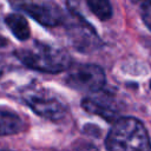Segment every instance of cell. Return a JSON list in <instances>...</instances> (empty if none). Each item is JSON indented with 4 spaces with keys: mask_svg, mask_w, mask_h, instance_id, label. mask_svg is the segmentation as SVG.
Masks as SVG:
<instances>
[{
    "mask_svg": "<svg viewBox=\"0 0 151 151\" xmlns=\"http://www.w3.org/2000/svg\"><path fill=\"white\" fill-rule=\"evenodd\" d=\"M15 55L27 67L46 73H59L71 65L70 54L65 50L40 41L18 48Z\"/></svg>",
    "mask_w": 151,
    "mask_h": 151,
    "instance_id": "1",
    "label": "cell"
},
{
    "mask_svg": "<svg viewBox=\"0 0 151 151\" xmlns=\"http://www.w3.org/2000/svg\"><path fill=\"white\" fill-rule=\"evenodd\" d=\"M105 144L110 150H151V143L145 126L133 117L116 119L106 137Z\"/></svg>",
    "mask_w": 151,
    "mask_h": 151,
    "instance_id": "2",
    "label": "cell"
},
{
    "mask_svg": "<svg viewBox=\"0 0 151 151\" xmlns=\"http://www.w3.org/2000/svg\"><path fill=\"white\" fill-rule=\"evenodd\" d=\"M64 25L66 26L68 40L77 51L88 53L99 48L100 39L98 34L79 14L71 12L70 15L65 18Z\"/></svg>",
    "mask_w": 151,
    "mask_h": 151,
    "instance_id": "3",
    "label": "cell"
},
{
    "mask_svg": "<svg viewBox=\"0 0 151 151\" xmlns=\"http://www.w3.org/2000/svg\"><path fill=\"white\" fill-rule=\"evenodd\" d=\"M22 98L37 114L51 120H59L67 112L66 105L46 90L31 88L25 91Z\"/></svg>",
    "mask_w": 151,
    "mask_h": 151,
    "instance_id": "4",
    "label": "cell"
},
{
    "mask_svg": "<svg viewBox=\"0 0 151 151\" xmlns=\"http://www.w3.org/2000/svg\"><path fill=\"white\" fill-rule=\"evenodd\" d=\"M66 83L78 91L96 93L99 92L105 84V73L103 68L97 65L80 64L70 70Z\"/></svg>",
    "mask_w": 151,
    "mask_h": 151,
    "instance_id": "5",
    "label": "cell"
},
{
    "mask_svg": "<svg viewBox=\"0 0 151 151\" xmlns=\"http://www.w3.org/2000/svg\"><path fill=\"white\" fill-rule=\"evenodd\" d=\"M19 8L27 13L29 17L35 19L44 26L54 27L64 24L65 13L63 9L53 2H39V4H24Z\"/></svg>",
    "mask_w": 151,
    "mask_h": 151,
    "instance_id": "6",
    "label": "cell"
},
{
    "mask_svg": "<svg viewBox=\"0 0 151 151\" xmlns=\"http://www.w3.org/2000/svg\"><path fill=\"white\" fill-rule=\"evenodd\" d=\"M83 107L94 114H99L106 120H113L117 117V104L112 97L107 94H97L93 97H88L84 99Z\"/></svg>",
    "mask_w": 151,
    "mask_h": 151,
    "instance_id": "7",
    "label": "cell"
},
{
    "mask_svg": "<svg viewBox=\"0 0 151 151\" xmlns=\"http://www.w3.org/2000/svg\"><path fill=\"white\" fill-rule=\"evenodd\" d=\"M24 130L22 119L13 112L0 111V136L19 133Z\"/></svg>",
    "mask_w": 151,
    "mask_h": 151,
    "instance_id": "8",
    "label": "cell"
},
{
    "mask_svg": "<svg viewBox=\"0 0 151 151\" xmlns=\"http://www.w3.org/2000/svg\"><path fill=\"white\" fill-rule=\"evenodd\" d=\"M5 22L8 26V28L11 29V32L21 41L27 40L29 38V26L27 20L25 19V17L17 14V13H12L8 14L5 18Z\"/></svg>",
    "mask_w": 151,
    "mask_h": 151,
    "instance_id": "9",
    "label": "cell"
},
{
    "mask_svg": "<svg viewBox=\"0 0 151 151\" xmlns=\"http://www.w3.org/2000/svg\"><path fill=\"white\" fill-rule=\"evenodd\" d=\"M90 9L100 20H107L112 15V6L110 0H86Z\"/></svg>",
    "mask_w": 151,
    "mask_h": 151,
    "instance_id": "10",
    "label": "cell"
},
{
    "mask_svg": "<svg viewBox=\"0 0 151 151\" xmlns=\"http://www.w3.org/2000/svg\"><path fill=\"white\" fill-rule=\"evenodd\" d=\"M142 17H143L144 24L151 31V4L142 7Z\"/></svg>",
    "mask_w": 151,
    "mask_h": 151,
    "instance_id": "11",
    "label": "cell"
},
{
    "mask_svg": "<svg viewBox=\"0 0 151 151\" xmlns=\"http://www.w3.org/2000/svg\"><path fill=\"white\" fill-rule=\"evenodd\" d=\"M6 61H5V59L4 58H1L0 57V77L6 72Z\"/></svg>",
    "mask_w": 151,
    "mask_h": 151,
    "instance_id": "12",
    "label": "cell"
},
{
    "mask_svg": "<svg viewBox=\"0 0 151 151\" xmlns=\"http://www.w3.org/2000/svg\"><path fill=\"white\" fill-rule=\"evenodd\" d=\"M137 1H138V4L140 5V7H144V6L151 4V0H137Z\"/></svg>",
    "mask_w": 151,
    "mask_h": 151,
    "instance_id": "13",
    "label": "cell"
},
{
    "mask_svg": "<svg viewBox=\"0 0 151 151\" xmlns=\"http://www.w3.org/2000/svg\"><path fill=\"white\" fill-rule=\"evenodd\" d=\"M5 44H6V40H5V39H4L1 35H0V47H1V46H4Z\"/></svg>",
    "mask_w": 151,
    "mask_h": 151,
    "instance_id": "14",
    "label": "cell"
}]
</instances>
